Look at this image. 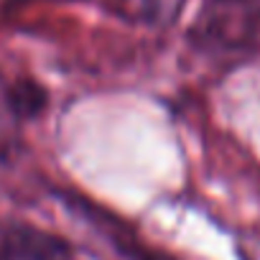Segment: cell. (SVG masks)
<instances>
[{
    "label": "cell",
    "mask_w": 260,
    "mask_h": 260,
    "mask_svg": "<svg viewBox=\"0 0 260 260\" xmlns=\"http://www.w3.org/2000/svg\"><path fill=\"white\" fill-rule=\"evenodd\" d=\"M189 41L207 56L232 59L260 49V0H207Z\"/></svg>",
    "instance_id": "obj_1"
},
{
    "label": "cell",
    "mask_w": 260,
    "mask_h": 260,
    "mask_svg": "<svg viewBox=\"0 0 260 260\" xmlns=\"http://www.w3.org/2000/svg\"><path fill=\"white\" fill-rule=\"evenodd\" d=\"M0 260H74L72 247L34 224H0Z\"/></svg>",
    "instance_id": "obj_2"
},
{
    "label": "cell",
    "mask_w": 260,
    "mask_h": 260,
    "mask_svg": "<svg viewBox=\"0 0 260 260\" xmlns=\"http://www.w3.org/2000/svg\"><path fill=\"white\" fill-rule=\"evenodd\" d=\"M186 0H115L117 13L130 23L146 28H166L171 26Z\"/></svg>",
    "instance_id": "obj_3"
},
{
    "label": "cell",
    "mask_w": 260,
    "mask_h": 260,
    "mask_svg": "<svg viewBox=\"0 0 260 260\" xmlns=\"http://www.w3.org/2000/svg\"><path fill=\"white\" fill-rule=\"evenodd\" d=\"M117 242V247H120V252L127 257V260H176V257H171L169 252H164V250H156V247H148V245H141V242H120V240H115Z\"/></svg>",
    "instance_id": "obj_4"
}]
</instances>
